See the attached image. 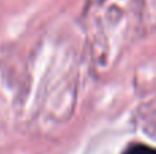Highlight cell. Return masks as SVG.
Wrapping results in <instances>:
<instances>
[{
	"label": "cell",
	"instance_id": "1",
	"mask_svg": "<svg viewBox=\"0 0 156 154\" xmlns=\"http://www.w3.org/2000/svg\"><path fill=\"white\" fill-rule=\"evenodd\" d=\"M123 154H156V149L145 146V145H133Z\"/></svg>",
	"mask_w": 156,
	"mask_h": 154
}]
</instances>
